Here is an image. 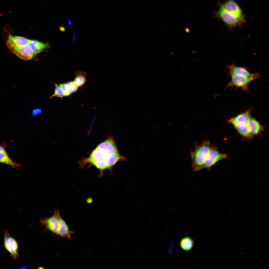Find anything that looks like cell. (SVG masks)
Listing matches in <instances>:
<instances>
[{"mask_svg": "<svg viewBox=\"0 0 269 269\" xmlns=\"http://www.w3.org/2000/svg\"><path fill=\"white\" fill-rule=\"evenodd\" d=\"M75 74L77 76L73 82L78 87L82 86L86 81V72L79 71Z\"/></svg>", "mask_w": 269, "mask_h": 269, "instance_id": "18", "label": "cell"}, {"mask_svg": "<svg viewBox=\"0 0 269 269\" xmlns=\"http://www.w3.org/2000/svg\"><path fill=\"white\" fill-rule=\"evenodd\" d=\"M66 83L72 93L76 91L77 90L78 87L76 85L73 81L69 82Z\"/></svg>", "mask_w": 269, "mask_h": 269, "instance_id": "23", "label": "cell"}, {"mask_svg": "<svg viewBox=\"0 0 269 269\" xmlns=\"http://www.w3.org/2000/svg\"><path fill=\"white\" fill-rule=\"evenodd\" d=\"M60 216V211L56 209H55L53 215L48 218H42L40 223L48 229L57 234Z\"/></svg>", "mask_w": 269, "mask_h": 269, "instance_id": "7", "label": "cell"}, {"mask_svg": "<svg viewBox=\"0 0 269 269\" xmlns=\"http://www.w3.org/2000/svg\"><path fill=\"white\" fill-rule=\"evenodd\" d=\"M64 92L65 96H68L72 93L70 90L67 83L59 84Z\"/></svg>", "mask_w": 269, "mask_h": 269, "instance_id": "22", "label": "cell"}, {"mask_svg": "<svg viewBox=\"0 0 269 269\" xmlns=\"http://www.w3.org/2000/svg\"><path fill=\"white\" fill-rule=\"evenodd\" d=\"M124 156L120 155L119 153L107 156L106 158L105 163L106 169L111 167L118 161L125 160Z\"/></svg>", "mask_w": 269, "mask_h": 269, "instance_id": "17", "label": "cell"}, {"mask_svg": "<svg viewBox=\"0 0 269 269\" xmlns=\"http://www.w3.org/2000/svg\"><path fill=\"white\" fill-rule=\"evenodd\" d=\"M103 153L106 157L109 155L118 153L114 139L110 136L97 147Z\"/></svg>", "mask_w": 269, "mask_h": 269, "instance_id": "9", "label": "cell"}, {"mask_svg": "<svg viewBox=\"0 0 269 269\" xmlns=\"http://www.w3.org/2000/svg\"><path fill=\"white\" fill-rule=\"evenodd\" d=\"M106 157L103 152L97 147L92 152L89 158L82 161L81 165L90 163L99 169L100 172L106 169Z\"/></svg>", "mask_w": 269, "mask_h": 269, "instance_id": "2", "label": "cell"}, {"mask_svg": "<svg viewBox=\"0 0 269 269\" xmlns=\"http://www.w3.org/2000/svg\"><path fill=\"white\" fill-rule=\"evenodd\" d=\"M180 245L183 250L185 251H188L193 247V240L189 237H184L181 240Z\"/></svg>", "mask_w": 269, "mask_h": 269, "instance_id": "20", "label": "cell"}, {"mask_svg": "<svg viewBox=\"0 0 269 269\" xmlns=\"http://www.w3.org/2000/svg\"><path fill=\"white\" fill-rule=\"evenodd\" d=\"M28 45L32 50L34 56L49 47L48 44L43 43L35 40H30Z\"/></svg>", "mask_w": 269, "mask_h": 269, "instance_id": "15", "label": "cell"}, {"mask_svg": "<svg viewBox=\"0 0 269 269\" xmlns=\"http://www.w3.org/2000/svg\"><path fill=\"white\" fill-rule=\"evenodd\" d=\"M73 233V231L69 230L66 223L60 216L57 234L62 236L67 237L71 240V234Z\"/></svg>", "mask_w": 269, "mask_h": 269, "instance_id": "14", "label": "cell"}, {"mask_svg": "<svg viewBox=\"0 0 269 269\" xmlns=\"http://www.w3.org/2000/svg\"><path fill=\"white\" fill-rule=\"evenodd\" d=\"M21 59L28 60L34 56L33 52L28 45L14 48L10 50Z\"/></svg>", "mask_w": 269, "mask_h": 269, "instance_id": "12", "label": "cell"}, {"mask_svg": "<svg viewBox=\"0 0 269 269\" xmlns=\"http://www.w3.org/2000/svg\"><path fill=\"white\" fill-rule=\"evenodd\" d=\"M219 10L215 12L214 16L221 20L229 28H232L237 26H241L245 23L237 18L232 16L224 10L221 7Z\"/></svg>", "mask_w": 269, "mask_h": 269, "instance_id": "4", "label": "cell"}, {"mask_svg": "<svg viewBox=\"0 0 269 269\" xmlns=\"http://www.w3.org/2000/svg\"><path fill=\"white\" fill-rule=\"evenodd\" d=\"M210 142L205 140L202 143L196 145L191 152L190 156L193 171H198L202 167L211 146Z\"/></svg>", "mask_w": 269, "mask_h": 269, "instance_id": "1", "label": "cell"}, {"mask_svg": "<svg viewBox=\"0 0 269 269\" xmlns=\"http://www.w3.org/2000/svg\"><path fill=\"white\" fill-rule=\"evenodd\" d=\"M0 162L10 165L12 167L18 168L20 165L12 161L8 157L6 153H0Z\"/></svg>", "mask_w": 269, "mask_h": 269, "instance_id": "19", "label": "cell"}, {"mask_svg": "<svg viewBox=\"0 0 269 269\" xmlns=\"http://www.w3.org/2000/svg\"><path fill=\"white\" fill-rule=\"evenodd\" d=\"M6 153L4 149L0 145V153Z\"/></svg>", "mask_w": 269, "mask_h": 269, "instance_id": "25", "label": "cell"}, {"mask_svg": "<svg viewBox=\"0 0 269 269\" xmlns=\"http://www.w3.org/2000/svg\"><path fill=\"white\" fill-rule=\"evenodd\" d=\"M41 111L40 109H34L32 113L33 116H36L40 113Z\"/></svg>", "mask_w": 269, "mask_h": 269, "instance_id": "24", "label": "cell"}, {"mask_svg": "<svg viewBox=\"0 0 269 269\" xmlns=\"http://www.w3.org/2000/svg\"><path fill=\"white\" fill-rule=\"evenodd\" d=\"M231 80L228 84V86H236L242 88L243 90L246 91L249 84L255 79L253 77L230 74Z\"/></svg>", "mask_w": 269, "mask_h": 269, "instance_id": "8", "label": "cell"}, {"mask_svg": "<svg viewBox=\"0 0 269 269\" xmlns=\"http://www.w3.org/2000/svg\"><path fill=\"white\" fill-rule=\"evenodd\" d=\"M56 87L54 94L51 96V98L56 96L59 98H62L65 96L63 91L59 85L55 84Z\"/></svg>", "mask_w": 269, "mask_h": 269, "instance_id": "21", "label": "cell"}, {"mask_svg": "<svg viewBox=\"0 0 269 269\" xmlns=\"http://www.w3.org/2000/svg\"><path fill=\"white\" fill-rule=\"evenodd\" d=\"M250 117V111L249 110L231 118L229 122L237 130L247 127L248 121Z\"/></svg>", "mask_w": 269, "mask_h": 269, "instance_id": "10", "label": "cell"}, {"mask_svg": "<svg viewBox=\"0 0 269 269\" xmlns=\"http://www.w3.org/2000/svg\"><path fill=\"white\" fill-rule=\"evenodd\" d=\"M248 128L250 134H255L258 133L261 129V126L256 120L250 117L247 124Z\"/></svg>", "mask_w": 269, "mask_h": 269, "instance_id": "16", "label": "cell"}, {"mask_svg": "<svg viewBox=\"0 0 269 269\" xmlns=\"http://www.w3.org/2000/svg\"><path fill=\"white\" fill-rule=\"evenodd\" d=\"M227 67L230 74L252 77L255 79L259 78L260 76L259 73H251L245 67L237 66L234 64L228 65Z\"/></svg>", "mask_w": 269, "mask_h": 269, "instance_id": "13", "label": "cell"}, {"mask_svg": "<svg viewBox=\"0 0 269 269\" xmlns=\"http://www.w3.org/2000/svg\"><path fill=\"white\" fill-rule=\"evenodd\" d=\"M3 241V246L5 249L10 253L13 260L16 259L19 257L17 242L11 236L9 232L6 230H4Z\"/></svg>", "mask_w": 269, "mask_h": 269, "instance_id": "5", "label": "cell"}, {"mask_svg": "<svg viewBox=\"0 0 269 269\" xmlns=\"http://www.w3.org/2000/svg\"><path fill=\"white\" fill-rule=\"evenodd\" d=\"M30 40L24 37L10 35L6 42V45L9 49L17 47L24 46L28 45Z\"/></svg>", "mask_w": 269, "mask_h": 269, "instance_id": "11", "label": "cell"}, {"mask_svg": "<svg viewBox=\"0 0 269 269\" xmlns=\"http://www.w3.org/2000/svg\"><path fill=\"white\" fill-rule=\"evenodd\" d=\"M227 155L220 153L215 148L211 146L202 167V169L209 170L211 167L219 160L226 158Z\"/></svg>", "mask_w": 269, "mask_h": 269, "instance_id": "6", "label": "cell"}, {"mask_svg": "<svg viewBox=\"0 0 269 269\" xmlns=\"http://www.w3.org/2000/svg\"><path fill=\"white\" fill-rule=\"evenodd\" d=\"M219 6L229 14L245 23L242 11L235 0H226Z\"/></svg>", "mask_w": 269, "mask_h": 269, "instance_id": "3", "label": "cell"}]
</instances>
